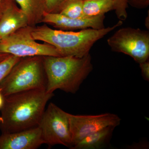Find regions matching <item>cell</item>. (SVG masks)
<instances>
[{
    "mask_svg": "<svg viewBox=\"0 0 149 149\" xmlns=\"http://www.w3.org/2000/svg\"><path fill=\"white\" fill-rule=\"evenodd\" d=\"M53 96L46 89H36L4 97L0 131L12 133L38 127L47 103Z\"/></svg>",
    "mask_w": 149,
    "mask_h": 149,
    "instance_id": "6da1fadb",
    "label": "cell"
},
{
    "mask_svg": "<svg viewBox=\"0 0 149 149\" xmlns=\"http://www.w3.org/2000/svg\"><path fill=\"white\" fill-rule=\"evenodd\" d=\"M122 24L123 21L120 20L111 27L87 28L78 32L54 29L45 24L33 27L32 35L36 41L53 46L61 56L82 58L89 54L97 41Z\"/></svg>",
    "mask_w": 149,
    "mask_h": 149,
    "instance_id": "7a4b0ae2",
    "label": "cell"
},
{
    "mask_svg": "<svg viewBox=\"0 0 149 149\" xmlns=\"http://www.w3.org/2000/svg\"><path fill=\"white\" fill-rule=\"evenodd\" d=\"M43 59L46 90L50 93L60 90L75 94L93 70L90 53L82 58L44 56Z\"/></svg>",
    "mask_w": 149,
    "mask_h": 149,
    "instance_id": "3957f363",
    "label": "cell"
},
{
    "mask_svg": "<svg viewBox=\"0 0 149 149\" xmlns=\"http://www.w3.org/2000/svg\"><path fill=\"white\" fill-rule=\"evenodd\" d=\"M47 78L42 56L21 58L0 82V93L4 97L14 93L46 89Z\"/></svg>",
    "mask_w": 149,
    "mask_h": 149,
    "instance_id": "277c9868",
    "label": "cell"
},
{
    "mask_svg": "<svg viewBox=\"0 0 149 149\" xmlns=\"http://www.w3.org/2000/svg\"><path fill=\"white\" fill-rule=\"evenodd\" d=\"M28 26L16 30L1 40L0 52L20 58L35 56H61L53 46L37 42L33 38V27Z\"/></svg>",
    "mask_w": 149,
    "mask_h": 149,
    "instance_id": "5b68a950",
    "label": "cell"
},
{
    "mask_svg": "<svg viewBox=\"0 0 149 149\" xmlns=\"http://www.w3.org/2000/svg\"><path fill=\"white\" fill-rule=\"evenodd\" d=\"M45 144L73 146L68 113L53 103L48 105L39 125Z\"/></svg>",
    "mask_w": 149,
    "mask_h": 149,
    "instance_id": "8992f818",
    "label": "cell"
},
{
    "mask_svg": "<svg viewBox=\"0 0 149 149\" xmlns=\"http://www.w3.org/2000/svg\"><path fill=\"white\" fill-rule=\"evenodd\" d=\"M111 50L130 56L140 63L148 60L149 32L139 28H120L107 40Z\"/></svg>",
    "mask_w": 149,
    "mask_h": 149,
    "instance_id": "52a82bcc",
    "label": "cell"
},
{
    "mask_svg": "<svg viewBox=\"0 0 149 149\" xmlns=\"http://www.w3.org/2000/svg\"><path fill=\"white\" fill-rule=\"evenodd\" d=\"M68 117L72 147L88 135L107 127L116 128L121 121L117 115L109 113L94 115L68 113Z\"/></svg>",
    "mask_w": 149,
    "mask_h": 149,
    "instance_id": "ba28073f",
    "label": "cell"
},
{
    "mask_svg": "<svg viewBox=\"0 0 149 149\" xmlns=\"http://www.w3.org/2000/svg\"><path fill=\"white\" fill-rule=\"evenodd\" d=\"M105 15L93 17H83L80 18H71L59 13H49L45 12L42 23L65 31H72L76 29L87 28L101 29L104 28Z\"/></svg>",
    "mask_w": 149,
    "mask_h": 149,
    "instance_id": "9c48e42d",
    "label": "cell"
},
{
    "mask_svg": "<svg viewBox=\"0 0 149 149\" xmlns=\"http://www.w3.org/2000/svg\"><path fill=\"white\" fill-rule=\"evenodd\" d=\"M43 144L45 142L39 126L0 136V149H35Z\"/></svg>",
    "mask_w": 149,
    "mask_h": 149,
    "instance_id": "30bf717a",
    "label": "cell"
},
{
    "mask_svg": "<svg viewBox=\"0 0 149 149\" xmlns=\"http://www.w3.org/2000/svg\"><path fill=\"white\" fill-rule=\"evenodd\" d=\"M28 25L27 16L14 0L0 20V39Z\"/></svg>",
    "mask_w": 149,
    "mask_h": 149,
    "instance_id": "8fae6325",
    "label": "cell"
},
{
    "mask_svg": "<svg viewBox=\"0 0 149 149\" xmlns=\"http://www.w3.org/2000/svg\"><path fill=\"white\" fill-rule=\"evenodd\" d=\"M114 127H109L85 137L72 147V149H100L109 143Z\"/></svg>",
    "mask_w": 149,
    "mask_h": 149,
    "instance_id": "7c38bea8",
    "label": "cell"
},
{
    "mask_svg": "<svg viewBox=\"0 0 149 149\" xmlns=\"http://www.w3.org/2000/svg\"><path fill=\"white\" fill-rule=\"evenodd\" d=\"M27 17L28 25L35 27L42 23L46 12V0H14Z\"/></svg>",
    "mask_w": 149,
    "mask_h": 149,
    "instance_id": "4fadbf2b",
    "label": "cell"
},
{
    "mask_svg": "<svg viewBox=\"0 0 149 149\" xmlns=\"http://www.w3.org/2000/svg\"><path fill=\"white\" fill-rule=\"evenodd\" d=\"M114 0H84L83 13L84 17H93L104 15L114 10Z\"/></svg>",
    "mask_w": 149,
    "mask_h": 149,
    "instance_id": "5bb4252c",
    "label": "cell"
},
{
    "mask_svg": "<svg viewBox=\"0 0 149 149\" xmlns=\"http://www.w3.org/2000/svg\"><path fill=\"white\" fill-rule=\"evenodd\" d=\"M83 1L84 0H67L61 7L58 13L69 18L84 17L83 13Z\"/></svg>",
    "mask_w": 149,
    "mask_h": 149,
    "instance_id": "9a60e30c",
    "label": "cell"
},
{
    "mask_svg": "<svg viewBox=\"0 0 149 149\" xmlns=\"http://www.w3.org/2000/svg\"><path fill=\"white\" fill-rule=\"evenodd\" d=\"M21 58L16 56L10 55L0 62V82L7 75L13 67Z\"/></svg>",
    "mask_w": 149,
    "mask_h": 149,
    "instance_id": "2e32d148",
    "label": "cell"
},
{
    "mask_svg": "<svg viewBox=\"0 0 149 149\" xmlns=\"http://www.w3.org/2000/svg\"><path fill=\"white\" fill-rule=\"evenodd\" d=\"M114 8L118 18L123 21L128 16L126 9L128 7L127 0H114Z\"/></svg>",
    "mask_w": 149,
    "mask_h": 149,
    "instance_id": "e0dca14e",
    "label": "cell"
},
{
    "mask_svg": "<svg viewBox=\"0 0 149 149\" xmlns=\"http://www.w3.org/2000/svg\"><path fill=\"white\" fill-rule=\"evenodd\" d=\"M67 0H46V12L58 13L61 7Z\"/></svg>",
    "mask_w": 149,
    "mask_h": 149,
    "instance_id": "ac0fdd59",
    "label": "cell"
},
{
    "mask_svg": "<svg viewBox=\"0 0 149 149\" xmlns=\"http://www.w3.org/2000/svg\"><path fill=\"white\" fill-rule=\"evenodd\" d=\"M128 4L137 8H145L149 5V0H127Z\"/></svg>",
    "mask_w": 149,
    "mask_h": 149,
    "instance_id": "d6986e66",
    "label": "cell"
},
{
    "mask_svg": "<svg viewBox=\"0 0 149 149\" xmlns=\"http://www.w3.org/2000/svg\"><path fill=\"white\" fill-rule=\"evenodd\" d=\"M141 68V74L144 80L149 81V60L139 63Z\"/></svg>",
    "mask_w": 149,
    "mask_h": 149,
    "instance_id": "ffe728a7",
    "label": "cell"
},
{
    "mask_svg": "<svg viewBox=\"0 0 149 149\" xmlns=\"http://www.w3.org/2000/svg\"><path fill=\"white\" fill-rule=\"evenodd\" d=\"M14 0H0V20Z\"/></svg>",
    "mask_w": 149,
    "mask_h": 149,
    "instance_id": "44dd1931",
    "label": "cell"
},
{
    "mask_svg": "<svg viewBox=\"0 0 149 149\" xmlns=\"http://www.w3.org/2000/svg\"><path fill=\"white\" fill-rule=\"evenodd\" d=\"M10 55H11L4 53H2L0 52V62L3 61L5 59L7 58Z\"/></svg>",
    "mask_w": 149,
    "mask_h": 149,
    "instance_id": "7402d4cb",
    "label": "cell"
},
{
    "mask_svg": "<svg viewBox=\"0 0 149 149\" xmlns=\"http://www.w3.org/2000/svg\"><path fill=\"white\" fill-rule=\"evenodd\" d=\"M4 102V97L2 94L0 93V110L1 109Z\"/></svg>",
    "mask_w": 149,
    "mask_h": 149,
    "instance_id": "603a6c76",
    "label": "cell"
},
{
    "mask_svg": "<svg viewBox=\"0 0 149 149\" xmlns=\"http://www.w3.org/2000/svg\"><path fill=\"white\" fill-rule=\"evenodd\" d=\"M1 39H0V42H1Z\"/></svg>",
    "mask_w": 149,
    "mask_h": 149,
    "instance_id": "cb8c5ba5",
    "label": "cell"
}]
</instances>
